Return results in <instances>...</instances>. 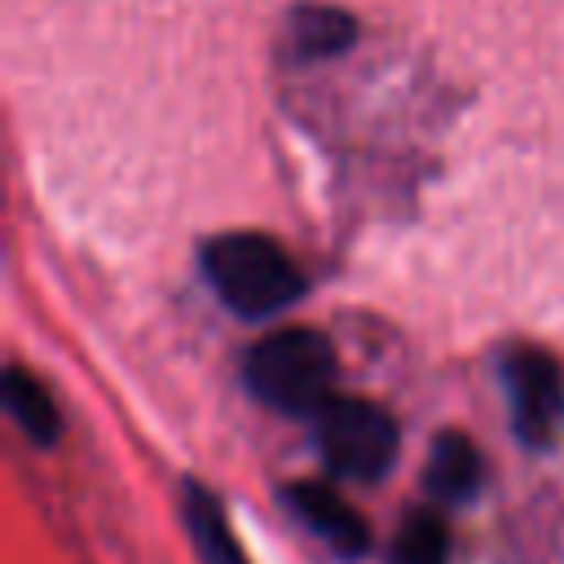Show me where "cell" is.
Returning a JSON list of instances; mask_svg holds the SVG:
<instances>
[{"instance_id": "30bf717a", "label": "cell", "mask_w": 564, "mask_h": 564, "mask_svg": "<svg viewBox=\"0 0 564 564\" xmlns=\"http://www.w3.org/2000/svg\"><path fill=\"white\" fill-rule=\"evenodd\" d=\"M295 35H300L304 53H335V48H344L352 40V22L344 13L317 9V13H300L295 18Z\"/></svg>"}, {"instance_id": "52a82bcc", "label": "cell", "mask_w": 564, "mask_h": 564, "mask_svg": "<svg viewBox=\"0 0 564 564\" xmlns=\"http://www.w3.org/2000/svg\"><path fill=\"white\" fill-rule=\"evenodd\" d=\"M427 489L441 502H467L480 489V449L463 432H441L427 458Z\"/></svg>"}, {"instance_id": "5b68a950", "label": "cell", "mask_w": 564, "mask_h": 564, "mask_svg": "<svg viewBox=\"0 0 564 564\" xmlns=\"http://www.w3.org/2000/svg\"><path fill=\"white\" fill-rule=\"evenodd\" d=\"M291 511L330 546L339 551L344 560H357L366 546H370V533H366V520L326 485H313V480H300L291 485Z\"/></svg>"}, {"instance_id": "3957f363", "label": "cell", "mask_w": 564, "mask_h": 564, "mask_svg": "<svg viewBox=\"0 0 564 564\" xmlns=\"http://www.w3.org/2000/svg\"><path fill=\"white\" fill-rule=\"evenodd\" d=\"M317 449L344 480H379L397 458V423L361 397H335L317 419Z\"/></svg>"}, {"instance_id": "277c9868", "label": "cell", "mask_w": 564, "mask_h": 564, "mask_svg": "<svg viewBox=\"0 0 564 564\" xmlns=\"http://www.w3.org/2000/svg\"><path fill=\"white\" fill-rule=\"evenodd\" d=\"M511 419L524 445H551L564 427V375L542 348H511L502 361Z\"/></svg>"}, {"instance_id": "8992f818", "label": "cell", "mask_w": 564, "mask_h": 564, "mask_svg": "<svg viewBox=\"0 0 564 564\" xmlns=\"http://www.w3.org/2000/svg\"><path fill=\"white\" fill-rule=\"evenodd\" d=\"M181 516H185V529L194 538V551L203 564H247L234 529H229V516L225 507L216 502V494H207L203 485H185V498H181Z\"/></svg>"}, {"instance_id": "6da1fadb", "label": "cell", "mask_w": 564, "mask_h": 564, "mask_svg": "<svg viewBox=\"0 0 564 564\" xmlns=\"http://www.w3.org/2000/svg\"><path fill=\"white\" fill-rule=\"evenodd\" d=\"M203 273L225 308L238 317H273L286 313L304 295V273L264 234H220L203 247Z\"/></svg>"}, {"instance_id": "ba28073f", "label": "cell", "mask_w": 564, "mask_h": 564, "mask_svg": "<svg viewBox=\"0 0 564 564\" xmlns=\"http://www.w3.org/2000/svg\"><path fill=\"white\" fill-rule=\"evenodd\" d=\"M4 410L9 419L18 423V432L35 445H53L62 436V419H57V405L53 397L44 392V383L35 375H26L22 366H9L4 370Z\"/></svg>"}, {"instance_id": "7a4b0ae2", "label": "cell", "mask_w": 564, "mask_h": 564, "mask_svg": "<svg viewBox=\"0 0 564 564\" xmlns=\"http://www.w3.org/2000/svg\"><path fill=\"white\" fill-rule=\"evenodd\" d=\"M242 379L256 401L282 414L317 419L335 401V352L330 339L308 326H282L264 335L242 366Z\"/></svg>"}, {"instance_id": "9c48e42d", "label": "cell", "mask_w": 564, "mask_h": 564, "mask_svg": "<svg viewBox=\"0 0 564 564\" xmlns=\"http://www.w3.org/2000/svg\"><path fill=\"white\" fill-rule=\"evenodd\" d=\"M449 560V533L432 511H414L401 520L392 538V564H445Z\"/></svg>"}]
</instances>
